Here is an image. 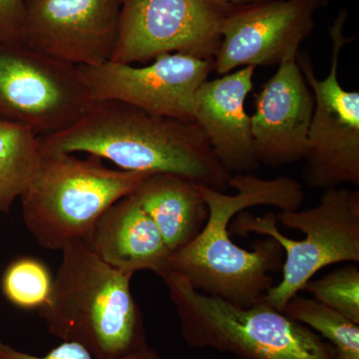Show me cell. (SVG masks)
<instances>
[{
    "label": "cell",
    "instance_id": "cell-1",
    "mask_svg": "<svg viewBox=\"0 0 359 359\" xmlns=\"http://www.w3.org/2000/svg\"><path fill=\"white\" fill-rule=\"evenodd\" d=\"M209 209L204 228L190 244L173 252L169 271L184 276L196 290L242 308H250L275 285L271 273L282 271L285 252L275 238L257 240L252 250L233 243L230 224L238 212L256 205H271L280 211L301 209L302 184L280 176L257 178L252 173L231 176L229 195L198 184Z\"/></svg>",
    "mask_w": 359,
    "mask_h": 359
},
{
    "label": "cell",
    "instance_id": "cell-2",
    "mask_svg": "<svg viewBox=\"0 0 359 359\" xmlns=\"http://www.w3.org/2000/svg\"><path fill=\"white\" fill-rule=\"evenodd\" d=\"M43 152L86 153L123 171L171 173L224 192L231 174L196 123L113 100L92 101L67 128L40 137Z\"/></svg>",
    "mask_w": 359,
    "mask_h": 359
},
{
    "label": "cell",
    "instance_id": "cell-3",
    "mask_svg": "<svg viewBox=\"0 0 359 359\" xmlns=\"http://www.w3.org/2000/svg\"><path fill=\"white\" fill-rule=\"evenodd\" d=\"M61 252L48 301L39 309L48 332L98 359L148 349L143 316L131 292L133 276L104 263L82 241Z\"/></svg>",
    "mask_w": 359,
    "mask_h": 359
},
{
    "label": "cell",
    "instance_id": "cell-4",
    "mask_svg": "<svg viewBox=\"0 0 359 359\" xmlns=\"http://www.w3.org/2000/svg\"><path fill=\"white\" fill-rule=\"evenodd\" d=\"M161 278L188 346L215 349L237 359H339L330 342L268 302L242 308L203 294L174 271Z\"/></svg>",
    "mask_w": 359,
    "mask_h": 359
},
{
    "label": "cell",
    "instance_id": "cell-5",
    "mask_svg": "<svg viewBox=\"0 0 359 359\" xmlns=\"http://www.w3.org/2000/svg\"><path fill=\"white\" fill-rule=\"evenodd\" d=\"M42 153L39 171L20 200L26 229L44 250L88 242L104 212L149 175L111 169L95 156Z\"/></svg>",
    "mask_w": 359,
    "mask_h": 359
},
{
    "label": "cell",
    "instance_id": "cell-6",
    "mask_svg": "<svg viewBox=\"0 0 359 359\" xmlns=\"http://www.w3.org/2000/svg\"><path fill=\"white\" fill-rule=\"evenodd\" d=\"M230 226L237 235L257 233L282 245V280L262 299L280 311L320 269L359 263L358 190L327 189L316 207L306 210L268 212L263 217L242 211Z\"/></svg>",
    "mask_w": 359,
    "mask_h": 359
},
{
    "label": "cell",
    "instance_id": "cell-7",
    "mask_svg": "<svg viewBox=\"0 0 359 359\" xmlns=\"http://www.w3.org/2000/svg\"><path fill=\"white\" fill-rule=\"evenodd\" d=\"M346 18L342 9L330 27L332 65L325 79L316 76L308 52L297 54L314 99L304 179L311 188L321 190L346 183L359 185V92L344 89L339 78L340 53L354 40L344 36Z\"/></svg>",
    "mask_w": 359,
    "mask_h": 359
},
{
    "label": "cell",
    "instance_id": "cell-8",
    "mask_svg": "<svg viewBox=\"0 0 359 359\" xmlns=\"http://www.w3.org/2000/svg\"><path fill=\"white\" fill-rule=\"evenodd\" d=\"M92 100L77 66L23 44L0 42V120L39 137L76 121Z\"/></svg>",
    "mask_w": 359,
    "mask_h": 359
},
{
    "label": "cell",
    "instance_id": "cell-9",
    "mask_svg": "<svg viewBox=\"0 0 359 359\" xmlns=\"http://www.w3.org/2000/svg\"><path fill=\"white\" fill-rule=\"evenodd\" d=\"M235 7L216 0H121L110 61L143 65L166 53L215 59L222 26Z\"/></svg>",
    "mask_w": 359,
    "mask_h": 359
},
{
    "label": "cell",
    "instance_id": "cell-10",
    "mask_svg": "<svg viewBox=\"0 0 359 359\" xmlns=\"http://www.w3.org/2000/svg\"><path fill=\"white\" fill-rule=\"evenodd\" d=\"M77 67L92 101H119L152 114L195 123V95L215 70V59L166 53L141 66L107 61Z\"/></svg>",
    "mask_w": 359,
    "mask_h": 359
},
{
    "label": "cell",
    "instance_id": "cell-11",
    "mask_svg": "<svg viewBox=\"0 0 359 359\" xmlns=\"http://www.w3.org/2000/svg\"><path fill=\"white\" fill-rule=\"evenodd\" d=\"M328 0H261L236 6L221 29L215 71L224 75L247 66L278 65L297 55Z\"/></svg>",
    "mask_w": 359,
    "mask_h": 359
},
{
    "label": "cell",
    "instance_id": "cell-12",
    "mask_svg": "<svg viewBox=\"0 0 359 359\" xmlns=\"http://www.w3.org/2000/svg\"><path fill=\"white\" fill-rule=\"evenodd\" d=\"M121 0H27L25 44L75 66L111 60Z\"/></svg>",
    "mask_w": 359,
    "mask_h": 359
},
{
    "label": "cell",
    "instance_id": "cell-13",
    "mask_svg": "<svg viewBox=\"0 0 359 359\" xmlns=\"http://www.w3.org/2000/svg\"><path fill=\"white\" fill-rule=\"evenodd\" d=\"M252 119L255 153L259 164L278 168L304 160L308 154L313 94L297 62L285 58L255 96Z\"/></svg>",
    "mask_w": 359,
    "mask_h": 359
},
{
    "label": "cell",
    "instance_id": "cell-14",
    "mask_svg": "<svg viewBox=\"0 0 359 359\" xmlns=\"http://www.w3.org/2000/svg\"><path fill=\"white\" fill-rule=\"evenodd\" d=\"M255 70V66H247L207 80L195 95L194 121L231 174L252 173L261 165L255 153L252 119L245 108Z\"/></svg>",
    "mask_w": 359,
    "mask_h": 359
},
{
    "label": "cell",
    "instance_id": "cell-15",
    "mask_svg": "<svg viewBox=\"0 0 359 359\" xmlns=\"http://www.w3.org/2000/svg\"><path fill=\"white\" fill-rule=\"evenodd\" d=\"M87 245L104 263L129 275L151 271L161 278L169 271L171 250L131 194L99 218Z\"/></svg>",
    "mask_w": 359,
    "mask_h": 359
},
{
    "label": "cell",
    "instance_id": "cell-16",
    "mask_svg": "<svg viewBox=\"0 0 359 359\" xmlns=\"http://www.w3.org/2000/svg\"><path fill=\"white\" fill-rule=\"evenodd\" d=\"M131 195L154 221L172 254L190 244L209 217L198 183L179 175L149 174Z\"/></svg>",
    "mask_w": 359,
    "mask_h": 359
},
{
    "label": "cell",
    "instance_id": "cell-17",
    "mask_svg": "<svg viewBox=\"0 0 359 359\" xmlns=\"http://www.w3.org/2000/svg\"><path fill=\"white\" fill-rule=\"evenodd\" d=\"M40 137L20 125L0 120V212H9L39 171Z\"/></svg>",
    "mask_w": 359,
    "mask_h": 359
},
{
    "label": "cell",
    "instance_id": "cell-18",
    "mask_svg": "<svg viewBox=\"0 0 359 359\" xmlns=\"http://www.w3.org/2000/svg\"><path fill=\"white\" fill-rule=\"evenodd\" d=\"M283 313L330 342L339 359H359V325L309 297L294 295Z\"/></svg>",
    "mask_w": 359,
    "mask_h": 359
},
{
    "label": "cell",
    "instance_id": "cell-19",
    "mask_svg": "<svg viewBox=\"0 0 359 359\" xmlns=\"http://www.w3.org/2000/svg\"><path fill=\"white\" fill-rule=\"evenodd\" d=\"M53 278L48 268L34 257H22L7 266L1 278V292L16 308L39 309L48 301Z\"/></svg>",
    "mask_w": 359,
    "mask_h": 359
},
{
    "label": "cell",
    "instance_id": "cell-20",
    "mask_svg": "<svg viewBox=\"0 0 359 359\" xmlns=\"http://www.w3.org/2000/svg\"><path fill=\"white\" fill-rule=\"evenodd\" d=\"M302 290L359 325V269L355 264L348 263L318 280H311Z\"/></svg>",
    "mask_w": 359,
    "mask_h": 359
},
{
    "label": "cell",
    "instance_id": "cell-21",
    "mask_svg": "<svg viewBox=\"0 0 359 359\" xmlns=\"http://www.w3.org/2000/svg\"><path fill=\"white\" fill-rule=\"evenodd\" d=\"M0 359H98L94 358L85 347L76 342L63 341L60 346H56L45 354L37 356L32 354L22 353L13 348V346L6 344L0 339ZM118 359H160L159 354L154 349L149 347L146 351H141L126 358Z\"/></svg>",
    "mask_w": 359,
    "mask_h": 359
},
{
    "label": "cell",
    "instance_id": "cell-22",
    "mask_svg": "<svg viewBox=\"0 0 359 359\" xmlns=\"http://www.w3.org/2000/svg\"><path fill=\"white\" fill-rule=\"evenodd\" d=\"M26 0H0V42L25 43Z\"/></svg>",
    "mask_w": 359,
    "mask_h": 359
},
{
    "label": "cell",
    "instance_id": "cell-23",
    "mask_svg": "<svg viewBox=\"0 0 359 359\" xmlns=\"http://www.w3.org/2000/svg\"><path fill=\"white\" fill-rule=\"evenodd\" d=\"M221 4H226L231 6H243L248 4H255V2L261 1V0H216Z\"/></svg>",
    "mask_w": 359,
    "mask_h": 359
},
{
    "label": "cell",
    "instance_id": "cell-24",
    "mask_svg": "<svg viewBox=\"0 0 359 359\" xmlns=\"http://www.w3.org/2000/svg\"><path fill=\"white\" fill-rule=\"evenodd\" d=\"M26 1H27V0H26Z\"/></svg>",
    "mask_w": 359,
    "mask_h": 359
}]
</instances>
